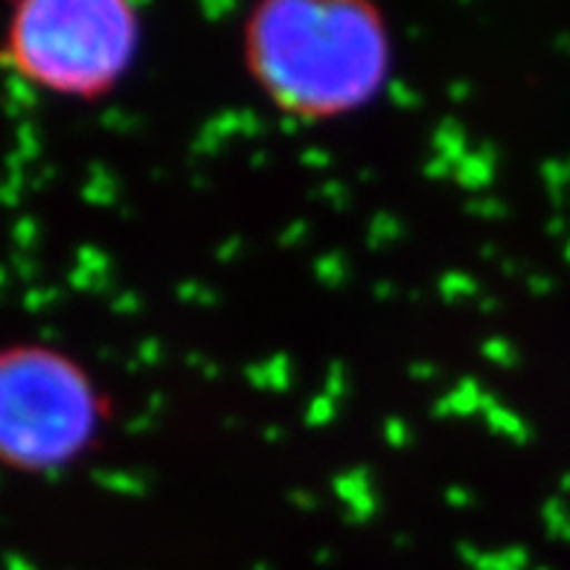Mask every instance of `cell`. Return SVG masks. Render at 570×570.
I'll return each instance as SVG.
<instances>
[{"label": "cell", "mask_w": 570, "mask_h": 570, "mask_svg": "<svg viewBox=\"0 0 570 570\" xmlns=\"http://www.w3.org/2000/svg\"><path fill=\"white\" fill-rule=\"evenodd\" d=\"M111 405L82 361L50 344L0 350V465L61 472L102 436Z\"/></svg>", "instance_id": "3"}, {"label": "cell", "mask_w": 570, "mask_h": 570, "mask_svg": "<svg viewBox=\"0 0 570 570\" xmlns=\"http://www.w3.org/2000/svg\"><path fill=\"white\" fill-rule=\"evenodd\" d=\"M393 47L391 23L367 0H265L239 27L256 90L312 126L364 111L391 79Z\"/></svg>", "instance_id": "1"}, {"label": "cell", "mask_w": 570, "mask_h": 570, "mask_svg": "<svg viewBox=\"0 0 570 570\" xmlns=\"http://www.w3.org/2000/svg\"><path fill=\"white\" fill-rule=\"evenodd\" d=\"M142 30L128 0H27L9 12L0 61L50 97L99 102L137 65Z\"/></svg>", "instance_id": "2"}]
</instances>
